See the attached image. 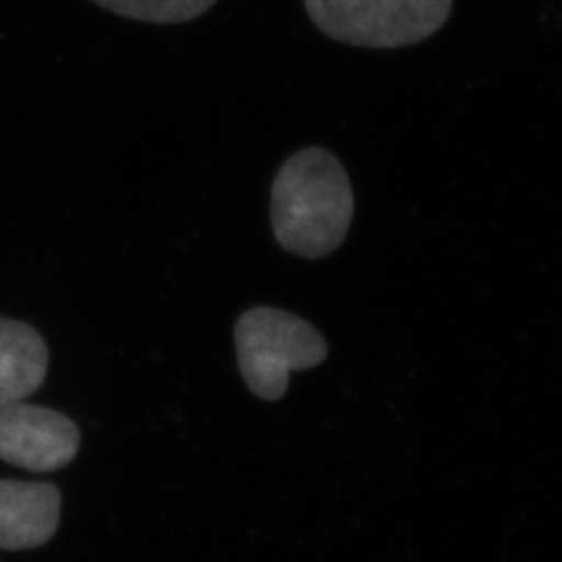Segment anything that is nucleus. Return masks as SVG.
Listing matches in <instances>:
<instances>
[{"label": "nucleus", "instance_id": "1", "mask_svg": "<svg viewBox=\"0 0 562 562\" xmlns=\"http://www.w3.org/2000/svg\"><path fill=\"white\" fill-rule=\"evenodd\" d=\"M355 217L352 183L338 157L308 146L283 162L271 186V227L281 248L322 259L346 240Z\"/></svg>", "mask_w": 562, "mask_h": 562}, {"label": "nucleus", "instance_id": "2", "mask_svg": "<svg viewBox=\"0 0 562 562\" xmlns=\"http://www.w3.org/2000/svg\"><path fill=\"white\" fill-rule=\"evenodd\" d=\"M234 340L241 378L261 401H280L290 373L313 369L327 357V344L311 323L271 306L246 311Z\"/></svg>", "mask_w": 562, "mask_h": 562}, {"label": "nucleus", "instance_id": "3", "mask_svg": "<svg viewBox=\"0 0 562 562\" xmlns=\"http://www.w3.org/2000/svg\"><path fill=\"white\" fill-rule=\"evenodd\" d=\"M454 0H304L308 20L331 41L359 48H402L434 36Z\"/></svg>", "mask_w": 562, "mask_h": 562}, {"label": "nucleus", "instance_id": "4", "mask_svg": "<svg viewBox=\"0 0 562 562\" xmlns=\"http://www.w3.org/2000/svg\"><path fill=\"white\" fill-rule=\"evenodd\" d=\"M80 429L59 411L27 402L0 408V461L32 473H55L80 452Z\"/></svg>", "mask_w": 562, "mask_h": 562}, {"label": "nucleus", "instance_id": "5", "mask_svg": "<svg viewBox=\"0 0 562 562\" xmlns=\"http://www.w3.org/2000/svg\"><path fill=\"white\" fill-rule=\"evenodd\" d=\"M60 525L55 483L0 480V550L20 552L50 542Z\"/></svg>", "mask_w": 562, "mask_h": 562}, {"label": "nucleus", "instance_id": "6", "mask_svg": "<svg viewBox=\"0 0 562 562\" xmlns=\"http://www.w3.org/2000/svg\"><path fill=\"white\" fill-rule=\"evenodd\" d=\"M48 361V346L32 325L0 317V408L36 394Z\"/></svg>", "mask_w": 562, "mask_h": 562}, {"label": "nucleus", "instance_id": "7", "mask_svg": "<svg viewBox=\"0 0 562 562\" xmlns=\"http://www.w3.org/2000/svg\"><path fill=\"white\" fill-rule=\"evenodd\" d=\"M102 9L144 23H186L215 7L217 0H92Z\"/></svg>", "mask_w": 562, "mask_h": 562}]
</instances>
